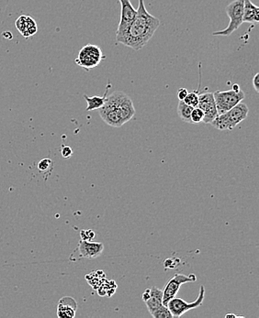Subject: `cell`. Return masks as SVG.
Listing matches in <instances>:
<instances>
[{
  "label": "cell",
  "instance_id": "1",
  "mask_svg": "<svg viewBox=\"0 0 259 318\" xmlns=\"http://www.w3.org/2000/svg\"><path fill=\"white\" fill-rule=\"evenodd\" d=\"M159 26V18L147 11L145 0H139L136 17L126 31L116 35L117 43L134 51H139L149 43Z\"/></svg>",
  "mask_w": 259,
  "mask_h": 318
},
{
  "label": "cell",
  "instance_id": "2",
  "mask_svg": "<svg viewBox=\"0 0 259 318\" xmlns=\"http://www.w3.org/2000/svg\"><path fill=\"white\" fill-rule=\"evenodd\" d=\"M248 112V107L245 103L240 102L233 109L218 115L211 124L220 131H232L247 118Z\"/></svg>",
  "mask_w": 259,
  "mask_h": 318
},
{
  "label": "cell",
  "instance_id": "3",
  "mask_svg": "<svg viewBox=\"0 0 259 318\" xmlns=\"http://www.w3.org/2000/svg\"><path fill=\"white\" fill-rule=\"evenodd\" d=\"M244 2L245 0H234L225 8L230 22L226 29L223 31H214L213 36H230L233 32L237 31L243 24V15H244Z\"/></svg>",
  "mask_w": 259,
  "mask_h": 318
},
{
  "label": "cell",
  "instance_id": "4",
  "mask_svg": "<svg viewBox=\"0 0 259 318\" xmlns=\"http://www.w3.org/2000/svg\"><path fill=\"white\" fill-rule=\"evenodd\" d=\"M107 100L114 105L123 124L129 122L135 115V109L130 96L124 92L117 91L107 96Z\"/></svg>",
  "mask_w": 259,
  "mask_h": 318
},
{
  "label": "cell",
  "instance_id": "5",
  "mask_svg": "<svg viewBox=\"0 0 259 318\" xmlns=\"http://www.w3.org/2000/svg\"><path fill=\"white\" fill-rule=\"evenodd\" d=\"M104 59H106V56L102 53V50L98 46L89 44L81 49L75 62L80 67L89 71L97 67Z\"/></svg>",
  "mask_w": 259,
  "mask_h": 318
},
{
  "label": "cell",
  "instance_id": "6",
  "mask_svg": "<svg viewBox=\"0 0 259 318\" xmlns=\"http://www.w3.org/2000/svg\"><path fill=\"white\" fill-rule=\"evenodd\" d=\"M214 101H215L216 109L218 115L224 113L231 109H233L234 105H237L245 98V93L240 91L235 92L232 90L226 91H218L213 93Z\"/></svg>",
  "mask_w": 259,
  "mask_h": 318
},
{
  "label": "cell",
  "instance_id": "7",
  "mask_svg": "<svg viewBox=\"0 0 259 318\" xmlns=\"http://www.w3.org/2000/svg\"><path fill=\"white\" fill-rule=\"evenodd\" d=\"M204 296H205V289H204V286L202 285L200 287V293H198V298L194 302L188 303V302L183 300L182 298L175 296L167 303V307H168V309L170 310L173 317H180L189 310L196 309L200 306H202L203 300H204Z\"/></svg>",
  "mask_w": 259,
  "mask_h": 318
},
{
  "label": "cell",
  "instance_id": "8",
  "mask_svg": "<svg viewBox=\"0 0 259 318\" xmlns=\"http://www.w3.org/2000/svg\"><path fill=\"white\" fill-rule=\"evenodd\" d=\"M197 277L195 274L187 275L176 273L172 277L171 279L167 282V285L163 290V305H167V303L171 300L172 298L176 296L182 284L187 283H195Z\"/></svg>",
  "mask_w": 259,
  "mask_h": 318
},
{
  "label": "cell",
  "instance_id": "9",
  "mask_svg": "<svg viewBox=\"0 0 259 318\" xmlns=\"http://www.w3.org/2000/svg\"><path fill=\"white\" fill-rule=\"evenodd\" d=\"M198 108L202 109L204 113V118L202 122L205 124H211L218 116L213 93H200Z\"/></svg>",
  "mask_w": 259,
  "mask_h": 318
},
{
  "label": "cell",
  "instance_id": "10",
  "mask_svg": "<svg viewBox=\"0 0 259 318\" xmlns=\"http://www.w3.org/2000/svg\"><path fill=\"white\" fill-rule=\"evenodd\" d=\"M119 2L122 10L117 34H121L127 30L128 27L131 25L137 14V9L133 8L131 0H119Z\"/></svg>",
  "mask_w": 259,
  "mask_h": 318
},
{
  "label": "cell",
  "instance_id": "11",
  "mask_svg": "<svg viewBox=\"0 0 259 318\" xmlns=\"http://www.w3.org/2000/svg\"><path fill=\"white\" fill-rule=\"evenodd\" d=\"M97 110L103 121L107 123L109 126L119 128L124 125L119 118V114L117 112V109H115L114 105L107 100V98L104 105Z\"/></svg>",
  "mask_w": 259,
  "mask_h": 318
},
{
  "label": "cell",
  "instance_id": "12",
  "mask_svg": "<svg viewBox=\"0 0 259 318\" xmlns=\"http://www.w3.org/2000/svg\"><path fill=\"white\" fill-rule=\"evenodd\" d=\"M15 25L17 30L19 31L25 39L30 38L31 36L35 35L38 31V26L34 18H31V16L22 15L18 17V19L15 22Z\"/></svg>",
  "mask_w": 259,
  "mask_h": 318
},
{
  "label": "cell",
  "instance_id": "13",
  "mask_svg": "<svg viewBox=\"0 0 259 318\" xmlns=\"http://www.w3.org/2000/svg\"><path fill=\"white\" fill-rule=\"evenodd\" d=\"M80 255L86 259L99 257L104 250V245L101 242H93L90 240H82L78 246Z\"/></svg>",
  "mask_w": 259,
  "mask_h": 318
},
{
  "label": "cell",
  "instance_id": "14",
  "mask_svg": "<svg viewBox=\"0 0 259 318\" xmlns=\"http://www.w3.org/2000/svg\"><path fill=\"white\" fill-rule=\"evenodd\" d=\"M77 303L70 296L62 297L58 302L57 316L60 318L75 317Z\"/></svg>",
  "mask_w": 259,
  "mask_h": 318
},
{
  "label": "cell",
  "instance_id": "15",
  "mask_svg": "<svg viewBox=\"0 0 259 318\" xmlns=\"http://www.w3.org/2000/svg\"><path fill=\"white\" fill-rule=\"evenodd\" d=\"M149 289V298L145 301V303L147 309L151 314L152 312H154V310L157 309L159 306L163 305V290L155 286H153Z\"/></svg>",
  "mask_w": 259,
  "mask_h": 318
},
{
  "label": "cell",
  "instance_id": "16",
  "mask_svg": "<svg viewBox=\"0 0 259 318\" xmlns=\"http://www.w3.org/2000/svg\"><path fill=\"white\" fill-rule=\"evenodd\" d=\"M259 22V8L252 3L250 0H245L244 2V15L243 22L255 24Z\"/></svg>",
  "mask_w": 259,
  "mask_h": 318
},
{
  "label": "cell",
  "instance_id": "17",
  "mask_svg": "<svg viewBox=\"0 0 259 318\" xmlns=\"http://www.w3.org/2000/svg\"><path fill=\"white\" fill-rule=\"evenodd\" d=\"M107 94H108V88L106 89L105 94L102 96H88L87 95H84V98L88 103L87 111H92V110H96V109L102 108L104 104H105Z\"/></svg>",
  "mask_w": 259,
  "mask_h": 318
},
{
  "label": "cell",
  "instance_id": "18",
  "mask_svg": "<svg viewBox=\"0 0 259 318\" xmlns=\"http://www.w3.org/2000/svg\"><path fill=\"white\" fill-rule=\"evenodd\" d=\"M194 108L190 105H187L183 100H180L178 105H177V114L180 116V118L186 123L191 122V118L190 115L193 110Z\"/></svg>",
  "mask_w": 259,
  "mask_h": 318
},
{
  "label": "cell",
  "instance_id": "19",
  "mask_svg": "<svg viewBox=\"0 0 259 318\" xmlns=\"http://www.w3.org/2000/svg\"><path fill=\"white\" fill-rule=\"evenodd\" d=\"M151 314L154 318H173L170 310L168 309L167 305H164L159 306L158 308L154 310Z\"/></svg>",
  "mask_w": 259,
  "mask_h": 318
},
{
  "label": "cell",
  "instance_id": "20",
  "mask_svg": "<svg viewBox=\"0 0 259 318\" xmlns=\"http://www.w3.org/2000/svg\"><path fill=\"white\" fill-rule=\"evenodd\" d=\"M198 95H200V92L198 90L189 92L183 101L187 105H190L192 108H197L198 104Z\"/></svg>",
  "mask_w": 259,
  "mask_h": 318
},
{
  "label": "cell",
  "instance_id": "21",
  "mask_svg": "<svg viewBox=\"0 0 259 318\" xmlns=\"http://www.w3.org/2000/svg\"><path fill=\"white\" fill-rule=\"evenodd\" d=\"M53 167V161L46 158V159H43L40 162L38 163V170L40 171L41 173H49L50 171H52Z\"/></svg>",
  "mask_w": 259,
  "mask_h": 318
},
{
  "label": "cell",
  "instance_id": "22",
  "mask_svg": "<svg viewBox=\"0 0 259 318\" xmlns=\"http://www.w3.org/2000/svg\"><path fill=\"white\" fill-rule=\"evenodd\" d=\"M190 118H191V122L192 123H201L203 121V118H204V113L202 111V109L197 108H194L191 115H190Z\"/></svg>",
  "mask_w": 259,
  "mask_h": 318
},
{
  "label": "cell",
  "instance_id": "23",
  "mask_svg": "<svg viewBox=\"0 0 259 318\" xmlns=\"http://www.w3.org/2000/svg\"><path fill=\"white\" fill-rule=\"evenodd\" d=\"M80 235H81V240H92L95 238L96 234L94 231L88 229V230L81 231Z\"/></svg>",
  "mask_w": 259,
  "mask_h": 318
},
{
  "label": "cell",
  "instance_id": "24",
  "mask_svg": "<svg viewBox=\"0 0 259 318\" xmlns=\"http://www.w3.org/2000/svg\"><path fill=\"white\" fill-rule=\"evenodd\" d=\"M62 156L66 159L70 158L73 155V151L69 146H64L61 150Z\"/></svg>",
  "mask_w": 259,
  "mask_h": 318
},
{
  "label": "cell",
  "instance_id": "25",
  "mask_svg": "<svg viewBox=\"0 0 259 318\" xmlns=\"http://www.w3.org/2000/svg\"><path fill=\"white\" fill-rule=\"evenodd\" d=\"M188 93H189V91H188L186 88H180V89L177 90V93H176L177 98H178L180 100H184V98L187 96V95H188Z\"/></svg>",
  "mask_w": 259,
  "mask_h": 318
},
{
  "label": "cell",
  "instance_id": "26",
  "mask_svg": "<svg viewBox=\"0 0 259 318\" xmlns=\"http://www.w3.org/2000/svg\"><path fill=\"white\" fill-rule=\"evenodd\" d=\"M177 261H180V259H167V261L165 262V266L167 267V268H170V269H174V268H176V264H174V262H177Z\"/></svg>",
  "mask_w": 259,
  "mask_h": 318
},
{
  "label": "cell",
  "instance_id": "27",
  "mask_svg": "<svg viewBox=\"0 0 259 318\" xmlns=\"http://www.w3.org/2000/svg\"><path fill=\"white\" fill-rule=\"evenodd\" d=\"M252 83H253V86H254V88H255V91L259 93V74H255V76L253 77L252 79Z\"/></svg>",
  "mask_w": 259,
  "mask_h": 318
},
{
  "label": "cell",
  "instance_id": "28",
  "mask_svg": "<svg viewBox=\"0 0 259 318\" xmlns=\"http://www.w3.org/2000/svg\"><path fill=\"white\" fill-rule=\"evenodd\" d=\"M149 295H150V289L149 288H148V289H146L145 292H144V293L142 294V298H143V300H144V302H145V301L147 300V299L149 298Z\"/></svg>",
  "mask_w": 259,
  "mask_h": 318
},
{
  "label": "cell",
  "instance_id": "29",
  "mask_svg": "<svg viewBox=\"0 0 259 318\" xmlns=\"http://www.w3.org/2000/svg\"><path fill=\"white\" fill-rule=\"evenodd\" d=\"M233 91L238 92L240 91L241 89H240V87L238 86L237 83H235V84H233Z\"/></svg>",
  "mask_w": 259,
  "mask_h": 318
},
{
  "label": "cell",
  "instance_id": "30",
  "mask_svg": "<svg viewBox=\"0 0 259 318\" xmlns=\"http://www.w3.org/2000/svg\"><path fill=\"white\" fill-rule=\"evenodd\" d=\"M230 317L237 318L238 316L237 315H236V314H226V315H225V318H230Z\"/></svg>",
  "mask_w": 259,
  "mask_h": 318
}]
</instances>
